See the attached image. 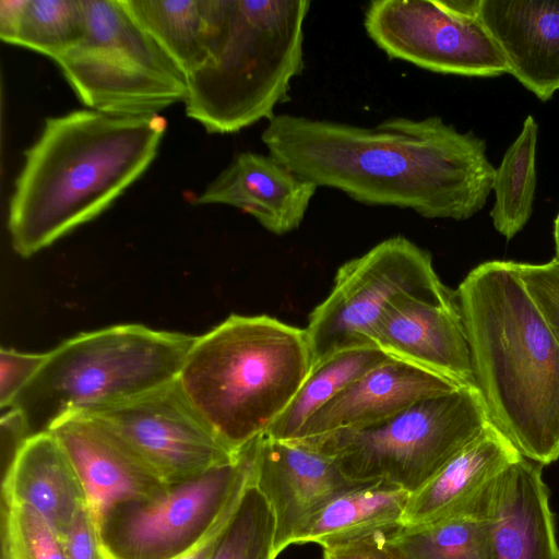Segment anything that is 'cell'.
<instances>
[{"label": "cell", "instance_id": "obj_11", "mask_svg": "<svg viewBox=\"0 0 559 559\" xmlns=\"http://www.w3.org/2000/svg\"><path fill=\"white\" fill-rule=\"evenodd\" d=\"M480 0H374L365 10L368 37L389 58L465 76L509 73L479 17Z\"/></svg>", "mask_w": 559, "mask_h": 559}, {"label": "cell", "instance_id": "obj_26", "mask_svg": "<svg viewBox=\"0 0 559 559\" xmlns=\"http://www.w3.org/2000/svg\"><path fill=\"white\" fill-rule=\"evenodd\" d=\"M537 133L535 119L527 116L521 133L508 147L496 169L492 187L495 204L490 216L496 230L508 240L525 226L533 212Z\"/></svg>", "mask_w": 559, "mask_h": 559}, {"label": "cell", "instance_id": "obj_30", "mask_svg": "<svg viewBox=\"0 0 559 559\" xmlns=\"http://www.w3.org/2000/svg\"><path fill=\"white\" fill-rule=\"evenodd\" d=\"M515 267L559 344V260L544 264L515 262Z\"/></svg>", "mask_w": 559, "mask_h": 559}, {"label": "cell", "instance_id": "obj_1", "mask_svg": "<svg viewBox=\"0 0 559 559\" xmlns=\"http://www.w3.org/2000/svg\"><path fill=\"white\" fill-rule=\"evenodd\" d=\"M261 140L270 155L318 188L425 218L467 219L493 187L485 141L439 116L392 117L368 128L281 114Z\"/></svg>", "mask_w": 559, "mask_h": 559}, {"label": "cell", "instance_id": "obj_15", "mask_svg": "<svg viewBox=\"0 0 559 559\" xmlns=\"http://www.w3.org/2000/svg\"><path fill=\"white\" fill-rule=\"evenodd\" d=\"M71 461L97 528L115 507L154 497L164 484L122 441L96 419L72 413L49 431Z\"/></svg>", "mask_w": 559, "mask_h": 559}, {"label": "cell", "instance_id": "obj_5", "mask_svg": "<svg viewBox=\"0 0 559 559\" xmlns=\"http://www.w3.org/2000/svg\"><path fill=\"white\" fill-rule=\"evenodd\" d=\"M310 370L305 329L230 314L195 336L176 381L218 438L240 451L267 431Z\"/></svg>", "mask_w": 559, "mask_h": 559}, {"label": "cell", "instance_id": "obj_3", "mask_svg": "<svg viewBox=\"0 0 559 559\" xmlns=\"http://www.w3.org/2000/svg\"><path fill=\"white\" fill-rule=\"evenodd\" d=\"M456 301L475 386L491 423L542 466L559 460V344L515 262L488 261L459 285Z\"/></svg>", "mask_w": 559, "mask_h": 559}, {"label": "cell", "instance_id": "obj_18", "mask_svg": "<svg viewBox=\"0 0 559 559\" xmlns=\"http://www.w3.org/2000/svg\"><path fill=\"white\" fill-rule=\"evenodd\" d=\"M542 467L521 456L498 478L481 515L486 559H559Z\"/></svg>", "mask_w": 559, "mask_h": 559}, {"label": "cell", "instance_id": "obj_10", "mask_svg": "<svg viewBox=\"0 0 559 559\" xmlns=\"http://www.w3.org/2000/svg\"><path fill=\"white\" fill-rule=\"evenodd\" d=\"M404 295L447 300L455 292L438 277L430 253L403 236L384 239L341 265L305 328L311 369L340 352L370 346L374 324Z\"/></svg>", "mask_w": 559, "mask_h": 559}, {"label": "cell", "instance_id": "obj_28", "mask_svg": "<svg viewBox=\"0 0 559 559\" xmlns=\"http://www.w3.org/2000/svg\"><path fill=\"white\" fill-rule=\"evenodd\" d=\"M391 539L411 559H486L485 527L479 518L461 516L390 531Z\"/></svg>", "mask_w": 559, "mask_h": 559}, {"label": "cell", "instance_id": "obj_17", "mask_svg": "<svg viewBox=\"0 0 559 559\" xmlns=\"http://www.w3.org/2000/svg\"><path fill=\"white\" fill-rule=\"evenodd\" d=\"M521 456L491 423L427 483L411 492L401 525L417 527L461 516L481 519L498 478Z\"/></svg>", "mask_w": 559, "mask_h": 559}, {"label": "cell", "instance_id": "obj_7", "mask_svg": "<svg viewBox=\"0 0 559 559\" xmlns=\"http://www.w3.org/2000/svg\"><path fill=\"white\" fill-rule=\"evenodd\" d=\"M490 424L480 392L465 385L421 400L381 424L298 443L333 456L353 481L383 480L413 492Z\"/></svg>", "mask_w": 559, "mask_h": 559}, {"label": "cell", "instance_id": "obj_8", "mask_svg": "<svg viewBox=\"0 0 559 559\" xmlns=\"http://www.w3.org/2000/svg\"><path fill=\"white\" fill-rule=\"evenodd\" d=\"M83 2V37L55 60L83 105L112 116L144 117L185 103L186 74L121 0Z\"/></svg>", "mask_w": 559, "mask_h": 559}, {"label": "cell", "instance_id": "obj_16", "mask_svg": "<svg viewBox=\"0 0 559 559\" xmlns=\"http://www.w3.org/2000/svg\"><path fill=\"white\" fill-rule=\"evenodd\" d=\"M460 383L421 367L390 358L349 384L317 411L294 442L340 430L381 424L413 404L457 390Z\"/></svg>", "mask_w": 559, "mask_h": 559}, {"label": "cell", "instance_id": "obj_24", "mask_svg": "<svg viewBox=\"0 0 559 559\" xmlns=\"http://www.w3.org/2000/svg\"><path fill=\"white\" fill-rule=\"evenodd\" d=\"M124 9L188 76L207 55L204 0H121Z\"/></svg>", "mask_w": 559, "mask_h": 559}, {"label": "cell", "instance_id": "obj_20", "mask_svg": "<svg viewBox=\"0 0 559 559\" xmlns=\"http://www.w3.org/2000/svg\"><path fill=\"white\" fill-rule=\"evenodd\" d=\"M479 17L512 74L538 99L559 90V0H480Z\"/></svg>", "mask_w": 559, "mask_h": 559}, {"label": "cell", "instance_id": "obj_14", "mask_svg": "<svg viewBox=\"0 0 559 559\" xmlns=\"http://www.w3.org/2000/svg\"><path fill=\"white\" fill-rule=\"evenodd\" d=\"M370 346L402 360L475 386L471 353L456 296L447 300L404 295L382 313Z\"/></svg>", "mask_w": 559, "mask_h": 559}, {"label": "cell", "instance_id": "obj_32", "mask_svg": "<svg viewBox=\"0 0 559 559\" xmlns=\"http://www.w3.org/2000/svg\"><path fill=\"white\" fill-rule=\"evenodd\" d=\"M390 531L374 532L346 544L324 548L322 559H411L391 539Z\"/></svg>", "mask_w": 559, "mask_h": 559}, {"label": "cell", "instance_id": "obj_23", "mask_svg": "<svg viewBox=\"0 0 559 559\" xmlns=\"http://www.w3.org/2000/svg\"><path fill=\"white\" fill-rule=\"evenodd\" d=\"M83 0H1L0 37L53 61L83 37Z\"/></svg>", "mask_w": 559, "mask_h": 559}, {"label": "cell", "instance_id": "obj_6", "mask_svg": "<svg viewBox=\"0 0 559 559\" xmlns=\"http://www.w3.org/2000/svg\"><path fill=\"white\" fill-rule=\"evenodd\" d=\"M194 340L142 324L80 333L48 352L12 407L24 415L31 436L48 432L69 414L119 404L175 382Z\"/></svg>", "mask_w": 559, "mask_h": 559}, {"label": "cell", "instance_id": "obj_31", "mask_svg": "<svg viewBox=\"0 0 559 559\" xmlns=\"http://www.w3.org/2000/svg\"><path fill=\"white\" fill-rule=\"evenodd\" d=\"M48 358L46 353L0 349V406L10 408L31 384Z\"/></svg>", "mask_w": 559, "mask_h": 559}, {"label": "cell", "instance_id": "obj_2", "mask_svg": "<svg viewBox=\"0 0 559 559\" xmlns=\"http://www.w3.org/2000/svg\"><path fill=\"white\" fill-rule=\"evenodd\" d=\"M167 122L76 109L48 117L9 202L14 251L28 258L106 211L156 158Z\"/></svg>", "mask_w": 559, "mask_h": 559}, {"label": "cell", "instance_id": "obj_22", "mask_svg": "<svg viewBox=\"0 0 559 559\" xmlns=\"http://www.w3.org/2000/svg\"><path fill=\"white\" fill-rule=\"evenodd\" d=\"M411 492L388 481L359 483L326 502L300 528L293 545L317 544L323 549L395 528Z\"/></svg>", "mask_w": 559, "mask_h": 559}, {"label": "cell", "instance_id": "obj_12", "mask_svg": "<svg viewBox=\"0 0 559 559\" xmlns=\"http://www.w3.org/2000/svg\"><path fill=\"white\" fill-rule=\"evenodd\" d=\"M84 413L124 443L164 484H179L235 460L198 415L177 381L135 399Z\"/></svg>", "mask_w": 559, "mask_h": 559}, {"label": "cell", "instance_id": "obj_9", "mask_svg": "<svg viewBox=\"0 0 559 559\" xmlns=\"http://www.w3.org/2000/svg\"><path fill=\"white\" fill-rule=\"evenodd\" d=\"M255 441L228 463L111 509L97 526L105 559H176L195 546L238 504L252 478Z\"/></svg>", "mask_w": 559, "mask_h": 559}, {"label": "cell", "instance_id": "obj_4", "mask_svg": "<svg viewBox=\"0 0 559 559\" xmlns=\"http://www.w3.org/2000/svg\"><path fill=\"white\" fill-rule=\"evenodd\" d=\"M309 0H204L207 55L187 76L186 114L209 133L272 120L304 70Z\"/></svg>", "mask_w": 559, "mask_h": 559}, {"label": "cell", "instance_id": "obj_29", "mask_svg": "<svg viewBox=\"0 0 559 559\" xmlns=\"http://www.w3.org/2000/svg\"><path fill=\"white\" fill-rule=\"evenodd\" d=\"M1 559H66L55 528L34 509L1 503Z\"/></svg>", "mask_w": 559, "mask_h": 559}, {"label": "cell", "instance_id": "obj_13", "mask_svg": "<svg viewBox=\"0 0 559 559\" xmlns=\"http://www.w3.org/2000/svg\"><path fill=\"white\" fill-rule=\"evenodd\" d=\"M253 478L275 516L277 556L326 502L359 484L323 451L265 433L255 441Z\"/></svg>", "mask_w": 559, "mask_h": 559}, {"label": "cell", "instance_id": "obj_27", "mask_svg": "<svg viewBox=\"0 0 559 559\" xmlns=\"http://www.w3.org/2000/svg\"><path fill=\"white\" fill-rule=\"evenodd\" d=\"M275 534L273 510L252 474L209 559H276Z\"/></svg>", "mask_w": 559, "mask_h": 559}, {"label": "cell", "instance_id": "obj_21", "mask_svg": "<svg viewBox=\"0 0 559 559\" xmlns=\"http://www.w3.org/2000/svg\"><path fill=\"white\" fill-rule=\"evenodd\" d=\"M2 501L38 512L62 538L86 498L76 472L50 432L32 436L3 472Z\"/></svg>", "mask_w": 559, "mask_h": 559}, {"label": "cell", "instance_id": "obj_33", "mask_svg": "<svg viewBox=\"0 0 559 559\" xmlns=\"http://www.w3.org/2000/svg\"><path fill=\"white\" fill-rule=\"evenodd\" d=\"M61 540L66 559H105L98 532L87 507L78 512Z\"/></svg>", "mask_w": 559, "mask_h": 559}, {"label": "cell", "instance_id": "obj_25", "mask_svg": "<svg viewBox=\"0 0 559 559\" xmlns=\"http://www.w3.org/2000/svg\"><path fill=\"white\" fill-rule=\"evenodd\" d=\"M391 357L373 346L340 352L312 368L286 409L265 435L293 441L306 421L335 395Z\"/></svg>", "mask_w": 559, "mask_h": 559}, {"label": "cell", "instance_id": "obj_19", "mask_svg": "<svg viewBox=\"0 0 559 559\" xmlns=\"http://www.w3.org/2000/svg\"><path fill=\"white\" fill-rule=\"evenodd\" d=\"M317 189L272 155L245 151L207 185L195 203L239 209L281 236L300 226Z\"/></svg>", "mask_w": 559, "mask_h": 559}]
</instances>
